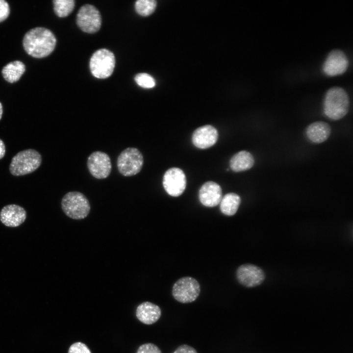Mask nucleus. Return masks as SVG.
<instances>
[{
	"label": "nucleus",
	"mask_w": 353,
	"mask_h": 353,
	"mask_svg": "<svg viewBox=\"0 0 353 353\" xmlns=\"http://www.w3.org/2000/svg\"><path fill=\"white\" fill-rule=\"evenodd\" d=\"M134 79L138 85L144 88H151L155 85L154 78L146 73L137 74L135 76Z\"/></svg>",
	"instance_id": "23"
},
{
	"label": "nucleus",
	"mask_w": 353,
	"mask_h": 353,
	"mask_svg": "<svg viewBox=\"0 0 353 353\" xmlns=\"http://www.w3.org/2000/svg\"><path fill=\"white\" fill-rule=\"evenodd\" d=\"M53 9L56 15L60 18L65 17L73 11L75 2L74 0H54Z\"/></svg>",
	"instance_id": "21"
},
{
	"label": "nucleus",
	"mask_w": 353,
	"mask_h": 353,
	"mask_svg": "<svg viewBox=\"0 0 353 353\" xmlns=\"http://www.w3.org/2000/svg\"><path fill=\"white\" fill-rule=\"evenodd\" d=\"M199 198L204 206L209 207L216 206L220 203L222 198L221 187L214 181H207L200 188Z\"/></svg>",
	"instance_id": "15"
},
{
	"label": "nucleus",
	"mask_w": 353,
	"mask_h": 353,
	"mask_svg": "<svg viewBox=\"0 0 353 353\" xmlns=\"http://www.w3.org/2000/svg\"><path fill=\"white\" fill-rule=\"evenodd\" d=\"M25 70L24 64L18 60L11 62L3 68L1 73L4 79L10 83L18 81Z\"/></svg>",
	"instance_id": "19"
},
{
	"label": "nucleus",
	"mask_w": 353,
	"mask_h": 353,
	"mask_svg": "<svg viewBox=\"0 0 353 353\" xmlns=\"http://www.w3.org/2000/svg\"><path fill=\"white\" fill-rule=\"evenodd\" d=\"M41 154L33 149H27L17 153L12 159L9 171L15 176L32 173L40 166Z\"/></svg>",
	"instance_id": "4"
},
{
	"label": "nucleus",
	"mask_w": 353,
	"mask_h": 353,
	"mask_svg": "<svg viewBox=\"0 0 353 353\" xmlns=\"http://www.w3.org/2000/svg\"><path fill=\"white\" fill-rule=\"evenodd\" d=\"M348 60L341 50H332L327 56L323 66L325 74L330 76L343 74L348 66Z\"/></svg>",
	"instance_id": "12"
},
{
	"label": "nucleus",
	"mask_w": 353,
	"mask_h": 353,
	"mask_svg": "<svg viewBox=\"0 0 353 353\" xmlns=\"http://www.w3.org/2000/svg\"><path fill=\"white\" fill-rule=\"evenodd\" d=\"M240 203L241 198L238 195L229 193L222 198L220 202V209L223 214L232 216L236 213Z\"/></svg>",
	"instance_id": "20"
},
{
	"label": "nucleus",
	"mask_w": 353,
	"mask_h": 353,
	"mask_svg": "<svg viewBox=\"0 0 353 353\" xmlns=\"http://www.w3.org/2000/svg\"><path fill=\"white\" fill-rule=\"evenodd\" d=\"M61 208L66 216L75 220H81L89 214L91 206L87 198L82 193L71 191L62 198Z\"/></svg>",
	"instance_id": "3"
},
{
	"label": "nucleus",
	"mask_w": 353,
	"mask_h": 353,
	"mask_svg": "<svg viewBox=\"0 0 353 353\" xmlns=\"http://www.w3.org/2000/svg\"><path fill=\"white\" fill-rule=\"evenodd\" d=\"M173 353H198L192 347L183 344L178 346Z\"/></svg>",
	"instance_id": "27"
},
{
	"label": "nucleus",
	"mask_w": 353,
	"mask_h": 353,
	"mask_svg": "<svg viewBox=\"0 0 353 353\" xmlns=\"http://www.w3.org/2000/svg\"><path fill=\"white\" fill-rule=\"evenodd\" d=\"M90 69L92 75L98 78H106L113 72L115 57L112 52L105 49L96 51L92 55Z\"/></svg>",
	"instance_id": "6"
},
{
	"label": "nucleus",
	"mask_w": 353,
	"mask_h": 353,
	"mask_svg": "<svg viewBox=\"0 0 353 353\" xmlns=\"http://www.w3.org/2000/svg\"><path fill=\"white\" fill-rule=\"evenodd\" d=\"M5 145L2 141L0 139V159H1L2 158H3L5 155Z\"/></svg>",
	"instance_id": "28"
},
{
	"label": "nucleus",
	"mask_w": 353,
	"mask_h": 353,
	"mask_svg": "<svg viewBox=\"0 0 353 353\" xmlns=\"http://www.w3.org/2000/svg\"><path fill=\"white\" fill-rule=\"evenodd\" d=\"M218 138L217 130L211 125H205L195 130L192 143L198 148L205 149L213 146Z\"/></svg>",
	"instance_id": "14"
},
{
	"label": "nucleus",
	"mask_w": 353,
	"mask_h": 353,
	"mask_svg": "<svg viewBox=\"0 0 353 353\" xmlns=\"http://www.w3.org/2000/svg\"><path fill=\"white\" fill-rule=\"evenodd\" d=\"M68 353H91V352L84 343L77 342L70 346Z\"/></svg>",
	"instance_id": "24"
},
{
	"label": "nucleus",
	"mask_w": 353,
	"mask_h": 353,
	"mask_svg": "<svg viewBox=\"0 0 353 353\" xmlns=\"http://www.w3.org/2000/svg\"><path fill=\"white\" fill-rule=\"evenodd\" d=\"M56 38L49 29L42 27L33 28L27 31L23 38V46L29 55L37 58L46 57L54 50Z\"/></svg>",
	"instance_id": "1"
},
{
	"label": "nucleus",
	"mask_w": 353,
	"mask_h": 353,
	"mask_svg": "<svg viewBox=\"0 0 353 353\" xmlns=\"http://www.w3.org/2000/svg\"><path fill=\"white\" fill-rule=\"evenodd\" d=\"M87 166L91 175L97 179L107 177L112 170L109 156L101 151H95L88 156Z\"/></svg>",
	"instance_id": "9"
},
{
	"label": "nucleus",
	"mask_w": 353,
	"mask_h": 353,
	"mask_svg": "<svg viewBox=\"0 0 353 353\" xmlns=\"http://www.w3.org/2000/svg\"><path fill=\"white\" fill-rule=\"evenodd\" d=\"M254 159L252 155L246 151H241L235 154L230 160V167L236 172L251 169L254 165Z\"/></svg>",
	"instance_id": "18"
},
{
	"label": "nucleus",
	"mask_w": 353,
	"mask_h": 353,
	"mask_svg": "<svg viewBox=\"0 0 353 353\" xmlns=\"http://www.w3.org/2000/svg\"><path fill=\"white\" fill-rule=\"evenodd\" d=\"M144 157L137 148L129 147L119 155L117 166L119 172L124 176H131L139 173L143 166Z\"/></svg>",
	"instance_id": "5"
},
{
	"label": "nucleus",
	"mask_w": 353,
	"mask_h": 353,
	"mask_svg": "<svg viewBox=\"0 0 353 353\" xmlns=\"http://www.w3.org/2000/svg\"><path fill=\"white\" fill-rule=\"evenodd\" d=\"M136 353H162V352L155 344L147 343L140 346Z\"/></svg>",
	"instance_id": "25"
},
{
	"label": "nucleus",
	"mask_w": 353,
	"mask_h": 353,
	"mask_svg": "<svg viewBox=\"0 0 353 353\" xmlns=\"http://www.w3.org/2000/svg\"><path fill=\"white\" fill-rule=\"evenodd\" d=\"M136 316L142 323L151 325L159 319L161 316V310L157 305L150 302H145L137 306Z\"/></svg>",
	"instance_id": "16"
},
{
	"label": "nucleus",
	"mask_w": 353,
	"mask_h": 353,
	"mask_svg": "<svg viewBox=\"0 0 353 353\" xmlns=\"http://www.w3.org/2000/svg\"><path fill=\"white\" fill-rule=\"evenodd\" d=\"M349 104L346 92L339 87H332L326 93L324 101V112L328 118L338 120L347 114Z\"/></svg>",
	"instance_id": "2"
},
{
	"label": "nucleus",
	"mask_w": 353,
	"mask_h": 353,
	"mask_svg": "<svg viewBox=\"0 0 353 353\" xmlns=\"http://www.w3.org/2000/svg\"><path fill=\"white\" fill-rule=\"evenodd\" d=\"M76 24L79 28L88 33L99 30L101 24V14L98 9L91 4L81 6L76 16Z\"/></svg>",
	"instance_id": "8"
},
{
	"label": "nucleus",
	"mask_w": 353,
	"mask_h": 353,
	"mask_svg": "<svg viewBox=\"0 0 353 353\" xmlns=\"http://www.w3.org/2000/svg\"><path fill=\"white\" fill-rule=\"evenodd\" d=\"M331 132L330 126L324 121H317L310 124L306 130L307 138L314 143H321L327 140Z\"/></svg>",
	"instance_id": "17"
},
{
	"label": "nucleus",
	"mask_w": 353,
	"mask_h": 353,
	"mask_svg": "<svg viewBox=\"0 0 353 353\" xmlns=\"http://www.w3.org/2000/svg\"><path fill=\"white\" fill-rule=\"evenodd\" d=\"M9 13L8 3L4 0H0V22L5 20L8 17Z\"/></svg>",
	"instance_id": "26"
},
{
	"label": "nucleus",
	"mask_w": 353,
	"mask_h": 353,
	"mask_svg": "<svg viewBox=\"0 0 353 353\" xmlns=\"http://www.w3.org/2000/svg\"><path fill=\"white\" fill-rule=\"evenodd\" d=\"M163 186L166 192L173 197L181 195L185 189L186 178L183 171L178 168H171L164 174Z\"/></svg>",
	"instance_id": "10"
},
{
	"label": "nucleus",
	"mask_w": 353,
	"mask_h": 353,
	"mask_svg": "<svg viewBox=\"0 0 353 353\" xmlns=\"http://www.w3.org/2000/svg\"><path fill=\"white\" fill-rule=\"evenodd\" d=\"M200 292L199 283L196 279L190 277L179 278L174 283L172 288L174 298L182 303L195 301L199 297Z\"/></svg>",
	"instance_id": "7"
},
{
	"label": "nucleus",
	"mask_w": 353,
	"mask_h": 353,
	"mask_svg": "<svg viewBox=\"0 0 353 353\" xmlns=\"http://www.w3.org/2000/svg\"><path fill=\"white\" fill-rule=\"evenodd\" d=\"M156 7V1L154 0H138L135 4L136 12L142 16H148L151 14Z\"/></svg>",
	"instance_id": "22"
},
{
	"label": "nucleus",
	"mask_w": 353,
	"mask_h": 353,
	"mask_svg": "<svg viewBox=\"0 0 353 353\" xmlns=\"http://www.w3.org/2000/svg\"><path fill=\"white\" fill-rule=\"evenodd\" d=\"M2 113H3L2 105L1 103L0 102V120L1 118Z\"/></svg>",
	"instance_id": "29"
},
{
	"label": "nucleus",
	"mask_w": 353,
	"mask_h": 353,
	"mask_svg": "<svg viewBox=\"0 0 353 353\" xmlns=\"http://www.w3.org/2000/svg\"><path fill=\"white\" fill-rule=\"evenodd\" d=\"M236 274L238 281L248 288L259 285L265 278L264 272L260 268L251 264H245L240 266Z\"/></svg>",
	"instance_id": "11"
},
{
	"label": "nucleus",
	"mask_w": 353,
	"mask_h": 353,
	"mask_svg": "<svg viewBox=\"0 0 353 353\" xmlns=\"http://www.w3.org/2000/svg\"><path fill=\"white\" fill-rule=\"evenodd\" d=\"M26 218V212L22 206L10 204L4 206L0 211V221L4 226L16 227L22 225Z\"/></svg>",
	"instance_id": "13"
}]
</instances>
